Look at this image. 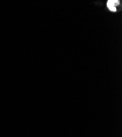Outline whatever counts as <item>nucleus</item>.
Returning <instances> with one entry per match:
<instances>
[{
    "label": "nucleus",
    "instance_id": "nucleus-1",
    "mask_svg": "<svg viewBox=\"0 0 122 137\" xmlns=\"http://www.w3.org/2000/svg\"><path fill=\"white\" fill-rule=\"evenodd\" d=\"M120 1L117 0H110L107 3V6L109 9L112 12H116L117 6L119 5Z\"/></svg>",
    "mask_w": 122,
    "mask_h": 137
}]
</instances>
